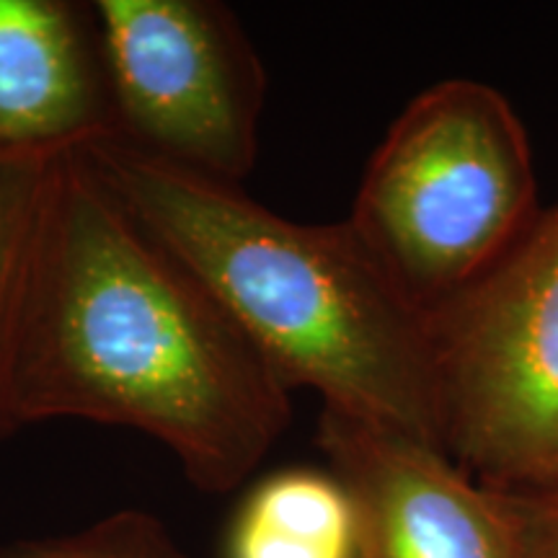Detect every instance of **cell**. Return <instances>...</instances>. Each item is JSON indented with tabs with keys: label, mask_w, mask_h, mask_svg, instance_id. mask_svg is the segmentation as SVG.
Instances as JSON below:
<instances>
[{
	"label": "cell",
	"mask_w": 558,
	"mask_h": 558,
	"mask_svg": "<svg viewBox=\"0 0 558 558\" xmlns=\"http://www.w3.org/2000/svg\"><path fill=\"white\" fill-rule=\"evenodd\" d=\"M117 137L239 186L256 163L267 73L215 0H94Z\"/></svg>",
	"instance_id": "cell-5"
},
{
	"label": "cell",
	"mask_w": 558,
	"mask_h": 558,
	"mask_svg": "<svg viewBox=\"0 0 558 558\" xmlns=\"http://www.w3.org/2000/svg\"><path fill=\"white\" fill-rule=\"evenodd\" d=\"M13 409L21 427L88 418L143 432L207 494L241 486L292 416L267 360L78 150L54 158L41 199Z\"/></svg>",
	"instance_id": "cell-1"
},
{
	"label": "cell",
	"mask_w": 558,
	"mask_h": 558,
	"mask_svg": "<svg viewBox=\"0 0 558 558\" xmlns=\"http://www.w3.org/2000/svg\"><path fill=\"white\" fill-rule=\"evenodd\" d=\"M360 514L333 471L271 473L243 499L228 558H357Z\"/></svg>",
	"instance_id": "cell-8"
},
{
	"label": "cell",
	"mask_w": 558,
	"mask_h": 558,
	"mask_svg": "<svg viewBox=\"0 0 558 558\" xmlns=\"http://www.w3.org/2000/svg\"><path fill=\"white\" fill-rule=\"evenodd\" d=\"M318 445L357 505V558H522L509 492L445 450L326 409Z\"/></svg>",
	"instance_id": "cell-6"
},
{
	"label": "cell",
	"mask_w": 558,
	"mask_h": 558,
	"mask_svg": "<svg viewBox=\"0 0 558 558\" xmlns=\"http://www.w3.org/2000/svg\"><path fill=\"white\" fill-rule=\"evenodd\" d=\"M518 518L522 558H558V486L509 492Z\"/></svg>",
	"instance_id": "cell-11"
},
{
	"label": "cell",
	"mask_w": 558,
	"mask_h": 558,
	"mask_svg": "<svg viewBox=\"0 0 558 558\" xmlns=\"http://www.w3.org/2000/svg\"><path fill=\"white\" fill-rule=\"evenodd\" d=\"M124 209L199 279L282 386L326 411L445 450L429 313L352 222L305 226L241 186L120 140L78 150Z\"/></svg>",
	"instance_id": "cell-2"
},
{
	"label": "cell",
	"mask_w": 558,
	"mask_h": 558,
	"mask_svg": "<svg viewBox=\"0 0 558 558\" xmlns=\"http://www.w3.org/2000/svg\"><path fill=\"white\" fill-rule=\"evenodd\" d=\"M527 130L501 90L450 78L411 99L349 222L422 311L478 282L538 220Z\"/></svg>",
	"instance_id": "cell-3"
},
{
	"label": "cell",
	"mask_w": 558,
	"mask_h": 558,
	"mask_svg": "<svg viewBox=\"0 0 558 558\" xmlns=\"http://www.w3.org/2000/svg\"><path fill=\"white\" fill-rule=\"evenodd\" d=\"M114 137L90 3L0 0V156L58 158Z\"/></svg>",
	"instance_id": "cell-7"
},
{
	"label": "cell",
	"mask_w": 558,
	"mask_h": 558,
	"mask_svg": "<svg viewBox=\"0 0 558 558\" xmlns=\"http://www.w3.org/2000/svg\"><path fill=\"white\" fill-rule=\"evenodd\" d=\"M445 452L499 492L558 486V207L429 313Z\"/></svg>",
	"instance_id": "cell-4"
},
{
	"label": "cell",
	"mask_w": 558,
	"mask_h": 558,
	"mask_svg": "<svg viewBox=\"0 0 558 558\" xmlns=\"http://www.w3.org/2000/svg\"><path fill=\"white\" fill-rule=\"evenodd\" d=\"M52 163L54 158L0 156V442L21 429L13 409V357L34 230Z\"/></svg>",
	"instance_id": "cell-9"
},
{
	"label": "cell",
	"mask_w": 558,
	"mask_h": 558,
	"mask_svg": "<svg viewBox=\"0 0 558 558\" xmlns=\"http://www.w3.org/2000/svg\"><path fill=\"white\" fill-rule=\"evenodd\" d=\"M0 558H186L156 514L120 509L94 525L54 538L19 541Z\"/></svg>",
	"instance_id": "cell-10"
}]
</instances>
